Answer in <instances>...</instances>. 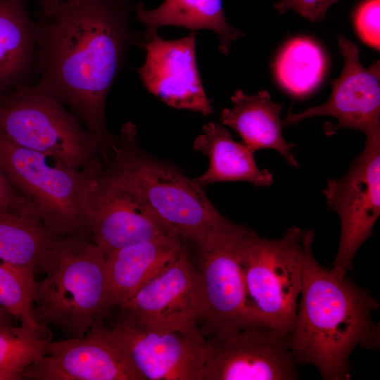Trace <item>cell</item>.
Returning <instances> with one entry per match:
<instances>
[{
    "label": "cell",
    "instance_id": "cell-23",
    "mask_svg": "<svg viewBox=\"0 0 380 380\" xmlns=\"http://www.w3.org/2000/svg\"><path fill=\"white\" fill-rule=\"evenodd\" d=\"M324 51L313 40L294 38L283 47L274 63L281 85L296 96L308 94L322 81L326 71Z\"/></svg>",
    "mask_w": 380,
    "mask_h": 380
},
{
    "label": "cell",
    "instance_id": "cell-2",
    "mask_svg": "<svg viewBox=\"0 0 380 380\" xmlns=\"http://www.w3.org/2000/svg\"><path fill=\"white\" fill-rule=\"evenodd\" d=\"M314 236L303 231L302 289L289 345L297 364L315 366L323 379H349L353 350L379 348L380 327L372 318L379 302L347 274L336 277L319 264Z\"/></svg>",
    "mask_w": 380,
    "mask_h": 380
},
{
    "label": "cell",
    "instance_id": "cell-17",
    "mask_svg": "<svg viewBox=\"0 0 380 380\" xmlns=\"http://www.w3.org/2000/svg\"><path fill=\"white\" fill-rule=\"evenodd\" d=\"M183 241L177 235L163 234L106 256L111 307L120 308L140 287L173 262L184 248Z\"/></svg>",
    "mask_w": 380,
    "mask_h": 380
},
{
    "label": "cell",
    "instance_id": "cell-27",
    "mask_svg": "<svg viewBox=\"0 0 380 380\" xmlns=\"http://www.w3.org/2000/svg\"><path fill=\"white\" fill-rule=\"evenodd\" d=\"M338 0H279L274 8L283 14L291 10L311 22L324 19L328 9Z\"/></svg>",
    "mask_w": 380,
    "mask_h": 380
},
{
    "label": "cell",
    "instance_id": "cell-11",
    "mask_svg": "<svg viewBox=\"0 0 380 380\" xmlns=\"http://www.w3.org/2000/svg\"><path fill=\"white\" fill-rule=\"evenodd\" d=\"M323 194L327 208L337 213L341 222L338 248L330 272L342 277L352 269L356 253L372 234L380 215V139H366L345 175L327 179Z\"/></svg>",
    "mask_w": 380,
    "mask_h": 380
},
{
    "label": "cell",
    "instance_id": "cell-5",
    "mask_svg": "<svg viewBox=\"0 0 380 380\" xmlns=\"http://www.w3.org/2000/svg\"><path fill=\"white\" fill-rule=\"evenodd\" d=\"M0 131L15 144L77 170L103 148L61 101L32 84L0 96Z\"/></svg>",
    "mask_w": 380,
    "mask_h": 380
},
{
    "label": "cell",
    "instance_id": "cell-19",
    "mask_svg": "<svg viewBox=\"0 0 380 380\" xmlns=\"http://www.w3.org/2000/svg\"><path fill=\"white\" fill-rule=\"evenodd\" d=\"M27 0H0V96L31 84L35 75L36 23Z\"/></svg>",
    "mask_w": 380,
    "mask_h": 380
},
{
    "label": "cell",
    "instance_id": "cell-8",
    "mask_svg": "<svg viewBox=\"0 0 380 380\" xmlns=\"http://www.w3.org/2000/svg\"><path fill=\"white\" fill-rule=\"evenodd\" d=\"M251 231L227 220L196 246L203 300L199 328L205 338L264 325L248 298L243 270V248Z\"/></svg>",
    "mask_w": 380,
    "mask_h": 380
},
{
    "label": "cell",
    "instance_id": "cell-10",
    "mask_svg": "<svg viewBox=\"0 0 380 380\" xmlns=\"http://www.w3.org/2000/svg\"><path fill=\"white\" fill-rule=\"evenodd\" d=\"M143 380H202L205 338L201 332L182 333L145 327L121 310L115 322L96 323Z\"/></svg>",
    "mask_w": 380,
    "mask_h": 380
},
{
    "label": "cell",
    "instance_id": "cell-9",
    "mask_svg": "<svg viewBox=\"0 0 380 380\" xmlns=\"http://www.w3.org/2000/svg\"><path fill=\"white\" fill-rule=\"evenodd\" d=\"M82 171L84 230L106 257L160 235L179 236L149 210L108 162L93 158Z\"/></svg>",
    "mask_w": 380,
    "mask_h": 380
},
{
    "label": "cell",
    "instance_id": "cell-1",
    "mask_svg": "<svg viewBox=\"0 0 380 380\" xmlns=\"http://www.w3.org/2000/svg\"><path fill=\"white\" fill-rule=\"evenodd\" d=\"M129 0H65L39 9L36 89L68 104L102 144L106 96L133 42Z\"/></svg>",
    "mask_w": 380,
    "mask_h": 380
},
{
    "label": "cell",
    "instance_id": "cell-20",
    "mask_svg": "<svg viewBox=\"0 0 380 380\" xmlns=\"http://www.w3.org/2000/svg\"><path fill=\"white\" fill-rule=\"evenodd\" d=\"M194 148L210 160L207 170L195 178L203 187L218 182L244 181L256 186H267L273 182L272 173L257 166L255 153L243 142L236 141L229 131L219 124L203 125V134L195 139Z\"/></svg>",
    "mask_w": 380,
    "mask_h": 380
},
{
    "label": "cell",
    "instance_id": "cell-12",
    "mask_svg": "<svg viewBox=\"0 0 380 380\" xmlns=\"http://www.w3.org/2000/svg\"><path fill=\"white\" fill-rule=\"evenodd\" d=\"M202 380H293L297 362L289 335L264 325L232 329L205 337Z\"/></svg>",
    "mask_w": 380,
    "mask_h": 380
},
{
    "label": "cell",
    "instance_id": "cell-3",
    "mask_svg": "<svg viewBox=\"0 0 380 380\" xmlns=\"http://www.w3.org/2000/svg\"><path fill=\"white\" fill-rule=\"evenodd\" d=\"M41 269L46 275L36 284L34 312L43 327L81 338L112 308L106 258L82 234L56 238Z\"/></svg>",
    "mask_w": 380,
    "mask_h": 380
},
{
    "label": "cell",
    "instance_id": "cell-30",
    "mask_svg": "<svg viewBox=\"0 0 380 380\" xmlns=\"http://www.w3.org/2000/svg\"><path fill=\"white\" fill-rule=\"evenodd\" d=\"M7 315H11L2 306L0 305V327L7 326L5 319Z\"/></svg>",
    "mask_w": 380,
    "mask_h": 380
},
{
    "label": "cell",
    "instance_id": "cell-13",
    "mask_svg": "<svg viewBox=\"0 0 380 380\" xmlns=\"http://www.w3.org/2000/svg\"><path fill=\"white\" fill-rule=\"evenodd\" d=\"M338 44L343 66L339 77L331 81L329 99L298 113H293L290 109L281 120V127H290L312 117L331 116L337 123L324 125L328 136L342 129H353L363 132L366 139H380V61L365 68L360 61L355 44L338 35Z\"/></svg>",
    "mask_w": 380,
    "mask_h": 380
},
{
    "label": "cell",
    "instance_id": "cell-16",
    "mask_svg": "<svg viewBox=\"0 0 380 380\" xmlns=\"http://www.w3.org/2000/svg\"><path fill=\"white\" fill-rule=\"evenodd\" d=\"M21 379L143 380L96 324L83 337L48 340Z\"/></svg>",
    "mask_w": 380,
    "mask_h": 380
},
{
    "label": "cell",
    "instance_id": "cell-26",
    "mask_svg": "<svg viewBox=\"0 0 380 380\" xmlns=\"http://www.w3.org/2000/svg\"><path fill=\"white\" fill-rule=\"evenodd\" d=\"M353 20L360 38L369 46L380 47V0H364L356 8Z\"/></svg>",
    "mask_w": 380,
    "mask_h": 380
},
{
    "label": "cell",
    "instance_id": "cell-4",
    "mask_svg": "<svg viewBox=\"0 0 380 380\" xmlns=\"http://www.w3.org/2000/svg\"><path fill=\"white\" fill-rule=\"evenodd\" d=\"M136 129L130 123L110 145L108 161L149 210L184 240L198 246L228 220L208 200L195 179L139 150Z\"/></svg>",
    "mask_w": 380,
    "mask_h": 380
},
{
    "label": "cell",
    "instance_id": "cell-15",
    "mask_svg": "<svg viewBox=\"0 0 380 380\" xmlns=\"http://www.w3.org/2000/svg\"><path fill=\"white\" fill-rule=\"evenodd\" d=\"M139 44L146 55L137 72L150 93L175 108L203 115L213 112L198 69L195 31L174 40H165L156 34Z\"/></svg>",
    "mask_w": 380,
    "mask_h": 380
},
{
    "label": "cell",
    "instance_id": "cell-18",
    "mask_svg": "<svg viewBox=\"0 0 380 380\" xmlns=\"http://www.w3.org/2000/svg\"><path fill=\"white\" fill-rule=\"evenodd\" d=\"M231 100L233 107L224 108L221 112L222 123L236 132L242 142L253 152L263 148L274 149L291 167L299 168L291 152L296 144L286 141L282 134V106L273 101L265 89L252 95L237 89Z\"/></svg>",
    "mask_w": 380,
    "mask_h": 380
},
{
    "label": "cell",
    "instance_id": "cell-21",
    "mask_svg": "<svg viewBox=\"0 0 380 380\" xmlns=\"http://www.w3.org/2000/svg\"><path fill=\"white\" fill-rule=\"evenodd\" d=\"M136 18L145 25L141 41L157 34L159 27L172 25L191 31L208 29L215 32L220 40L219 49L227 56L232 44L243 33L229 25L224 15L222 0H165L153 10L139 3L134 9Z\"/></svg>",
    "mask_w": 380,
    "mask_h": 380
},
{
    "label": "cell",
    "instance_id": "cell-6",
    "mask_svg": "<svg viewBox=\"0 0 380 380\" xmlns=\"http://www.w3.org/2000/svg\"><path fill=\"white\" fill-rule=\"evenodd\" d=\"M0 160L14 187L30 202L53 238L82 234L84 230L82 170L23 148L1 131Z\"/></svg>",
    "mask_w": 380,
    "mask_h": 380
},
{
    "label": "cell",
    "instance_id": "cell-29",
    "mask_svg": "<svg viewBox=\"0 0 380 380\" xmlns=\"http://www.w3.org/2000/svg\"><path fill=\"white\" fill-rule=\"evenodd\" d=\"M39 4V9H48L65 0H34Z\"/></svg>",
    "mask_w": 380,
    "mask_h": 380
},
{
    "label": "cell",
    "instance_id": "cell-28",
    "mask_svg": "<svg viewBox=\"0 0 380 380\" xmlns=\"http://www.w3.org/2000/svg\"><path fill=\"white\" fill-rule=\"evenodd\" d=\"M26 206L32 205L14 187L0 160V210L18 209Z\"/></svg>",
    "mask_w": 380,
    "mask_h": 380
},
{
    "label": "cell",
    "instance_id": "cell-25",
    "mask_svg": "<svg viewBox=\"0 0 380 380\" xmlns=\"http://www.w3.org/2000/svg\"><path fill=\"white\" fill-rule=\"evenodd\" d=\"M47 341L22 324L0 327V380L21 379L25 369L44 355Z\"/></svg>",
    "mask_w": 380,
    "mask_h": 380
},
{
    "label": "cell",
    "instance_id": "cell-14",
    "mask_svg": "<svg viewBox=\"0 0 380 380\" xmlns=\"http://www.w3.org/2000/svg\"><path fill=\"white\" fill-rule=\"evenodd\" d=\"M120 309L149 329L187 334L201 331V282L198 270L186 249Z\"/></svg>",
    "mask_w": 380,
    "mask_h": 380
},
{
    "label": "cell",
    "instance_id": "cell-7",
    "mask_svg": "<svg viewBox=\"0 0 380 380\" xmlns=\"http://www.w3.org/2000/svg\"><path fill=\"white\" fill-rule=\"evenodd\" d=\"M303 234L298 227L277 239L251 231L243 252V270L249 301L262 323L289 335L302 289Z\"/></svg>",
    "mask_w": 380,
    "mask_h": 380
},
{
    "label": "cell",
    "instance_id": "cell-22",
    "mask_svg": "<svg viewBox=\"0 0 380 380\" xmlns=\"http://www.w3.org/2000/svg\"><path fill=\"white\" fill-rule=\"evenodd\" d=\"M54 239L32 206L0 210V260L34 272Z\"/></svg>",
    "mask_w": 380,
    "mask_h": 380
},
{
    "label": "cell",
    "instance_id": "cell-24",
    "mask_svg": "<svg viewBox=\"0 0 380 380\" xmlns=\"http://www.w3.org/2000/svg\"><path fill=\"white\" fill-rule=\"evenodd\" d=\"M36 284L32 269L0 260V305L20 324L43 337L46 328L37 322L34 312Z\"/></svg>",
    "mask_w": 380,
    "mask_h": 380
}]
</instances>
